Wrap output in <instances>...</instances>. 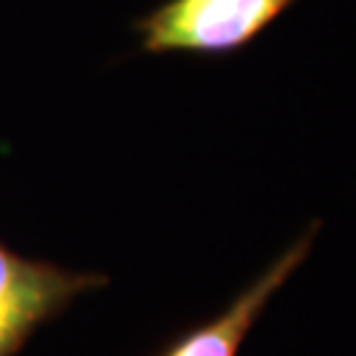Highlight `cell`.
I'll return each instance as SVG.
<instances>
[{
	"instance_id": "1",
	"label": "cell",
	"mask_w": 356,
	"mask_h": 356,
	"mask_svg": "<svg viewBox=\"0 0 356 356\" xmlns=\"http://www.w3.org/2000/svg\"><path fill=\"white\" fill-rule=\"evenodd\" d=\"M296 0H164L135 19L151 56L227 58L245 51Z\"/></svg>"
},
{
	"instance_id": "2",
	"label": "cell",
	"mask_w": 356,
	"mask_h": 356,
	"mask_svg": "<svg viewBox=\"0 0 356 356\" xmlns=\"http://www.w3.org/2000/svg\"><path fill=\"white\" fill-rule=\"evenodd\" d=\"M106 285V275L26 259L0 241V356H16L42 325L61 317L79 296Z\"/></svg>"
},
{
	"instance_id": "3",
	"label": "cell",
	"mask_w": 356,
	"mask_h": 356,
	"mask_svg": "<svg viewBox=\"0 0 356 356\" xmlns=\"http://www.w3.org/2000/svg\"><path fill=\"white\" fill-rule=\"evenodd\" d=\"M319 222H312L296 241L282 248L280 254L269 261L267 267L256 275L238 296L229 298V304L198 322L185 332L175 335L156 356H238L248 332L264 317L267 306L275 301V296L288 285L293 275L306 264V259L314 251Z\"/></svg>"
}]
</instances>
